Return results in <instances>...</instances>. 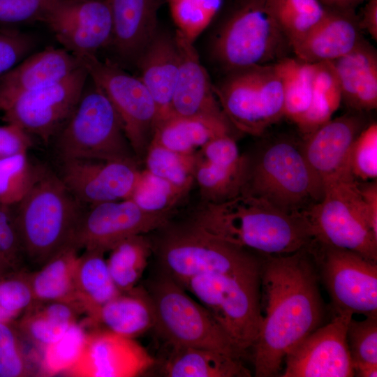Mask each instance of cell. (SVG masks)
I'll use <instances>...</instances> for the list:
<instances>
[{"mask_svg": "<svg viewBox=\"0 0 377 377\" xmlns=\"http://www.w3.org/2000/svg\"><path fill=\"white\" fill-rule=\"evenodd\" d=\"M318 279L308 246L289 254L263 256L265 312L251 348L256 376L279 374L289 350L322 325L325 311Z\"/></svg>", "mask_w": 377, "mask_h": 377, "instance_id": "1", "label": "cell"}, {"mask_svg": "<svg viewBox=\"0 0 377 377\" xmlns=\"http://www.w3.org/2000/svg\"><path fill=\"white\" fill-rule=\"evenodd\" d=\"M191 220L206 232L262 256L292 253L313 240L303 214L284 212L246 193L219 203L201 202Z\"/></svg>", "mask_w": 377, "mask_h": 377, "instance_id": "2", "label": "cell"}, {"mask_svg": "<svg viewBox=\"0 0 377 377\" xmlns=\"http://www.w3.org/2000/svg\"><path fill=\"white\" fill-rule=\"evenodd\" d=\"M83 205L57 174L40 167L31 189L12 209L24 258L40 267L72 245Z\"/></svg>", "mask_w": 377, "mask_h": 377, "instance_id": "3", "label": "cell"}, {"mask_svg": "<svg viewBox=\"0 0 377 377\" xmlns=\"http://www.w3.org/2000/svg\"><path fill=\"white\" fill-rule=\"evenodd\" d=\"M246 159L241 193L262 198L288 214H302L322 200L324 188L307 163L302 143L279 138Z\"/></svg>", "mask_w": 377, "mask_h": 377, "instance_id": "4", "label": "cell"}, {"mask_svg": "<svg viewBox=\"0 0 377 377\" xmlns=\"http://www.w3.org/2000/svg\"><path fill=\"white\" fill-rule=\"evenodd\" d=\"M149 237L161 270L182 285L207 273L262 268L263 256L220 239L191 220L175 223L170 219Z\"/></svg>", "mask_w": 377, "mask_h": 377, "instance_id": "5", "label": "cell"}, {"mask_svg": "<svg viewBox=\"0 0 377 377\" xmlns=\"http://www.w3.org/2000/svg\"><path fill=\"white\" fill-rule=\"evenodd\" d=\"M292 51L290 41L269 11L267 0H235L211 42L214 61L228 73L274 64Z\"/></svg>", "mask_w": 377, "mask_h": 377, "instance_id": "6", "label": "cell"}, {"mask_svg": "<svg viewBox=\"0 0 377 377\" xmlns=\"http://www.w3.org/2000/svg\"><path fill=\"white\" fill-rule=\"evenodd\" d=\"M90 81L89 84L87 81L72 114L55 136L59 159L139 162L113 105L103 91Z\"/></svg>", "mask_w": 377, "mask_h": 377, "instance_id": "7", "label": "cell"}, {"mask_svg": "<svg viewBox=\"0 0 377 377\" xmlns=\"http://www.w3.org/2000/svg\"><path fill=\"white\" fill-rule=\"evenodd\" d=\"M261 274L207 273L182 285L212 313L243 355L252 348L262 319Z\"/></svg>", "mask_w": 377, "mask_h": 377, "instance_id": "8", "label": "cell"}, {"mask_svg": "<svg viewBox=\"0 0 377 377\" xmlns=\"http://www.w3.org/2000/svg\"><path fill=\"white\" fill-rule=\"evenodd\" d=\"M147 290L154 308V330L172 347L206 348L239 359L242 356L212 313L163 270Z\"/></svg>", "mask_w": 377, "mask_h": 377, "instance_id": "9", "label": "cell"}, {"mask_svg": "<svg viewBox=\"0 0 377 377\" xmlns=\"http://www.w3.org/2000/svg\"><path fill=\"white\" fill-rule=\"evenodd\" d=\"M213 89L230 123L240 132L259 136L284 117L283 85L274 64L228 72Z\"/></svg>", "mask_w": 377, "mask_h": 377, "instance_id": "10", "label": "cell"}, {"mask_svg": "<svg viewBox=\"0 0 377 377\" xmlns=\"http://www.w3.org/2000/svg\"><path fill=\"white\" fill-rule=\"evenodd\" d=\"M355 179L325 187L318 202L302 214L313 239L377 263V235L370 226Z\"/></svg>", "mask_w": 377, "mask_h": 377, "instance_id": "11", "label": "cell"}, {"mask_svg": "<svg viewBox=\"0 0 377 377\" xmlns=\"http://www.w3.org/2000/svg\"><path fill=\"white\" fill-rule=\"evenodd\" d=\"M89 79L109 98L121 121L126 138L138 161L144 160L158 122V110L139 77L97 56L80 59Z\"/></svg>", "mask_w": 377, "mask_h": 377, "instance_id": "12", "label": "cell"}, {"mask_svg": "<svg viewBox=\"0 0 377 377\" xmlns=\"http://www.w3.org/2000/svg\"><path fill=\"white\" fill-rule=\"evenodd\" d=\"M335 314L377 316V263L349 250L321 244L308 246Z\"/></svg>", "mask_w": 377, "mask_h": 377, "instance_id": "13", "label": "cell"}, {"mask_svg": "<svg viewBox=\"0 0 377 377\" xmlns=\"http://www.w3.org/2000/svg\"><path fill=\"white\" fill-rule=\"evenodd\" d=\"M88 80L82 64L65 77L13 99L1 110L3 119L48 142L72 114Z\"/></svg>", "mask_w": 377, "mask_h": 377, "instance_id": "14", "label": "cell"}, {"mask_svg": "<svg viewBox=\"0 0 377 377\" xmlns=\"http://www.w3.org/2000/svg\"><path fill=\"white\" fill-rule=\"evenodd\" d=\"M175 212H149L131 199L105 202L85 209L72 245L78 250L109 251L130 236L148 234L163 226Z\"/></svg>", "mask_w": 377, "mask_h": 377, "instance_id": "15", "label": "cell"}, {"mask_svg": "<svg viewBox=\"0 0 377 377\" xmlns=\"http://www.w3.org/2000/svg\"><path fill=\"white\" fill-rule=\"evenodd\" d=\"M41 23L79 60L97 56L111 45L112 20L108 0H58Z\"/></svg>", "mask_w": 377, "mask_h": 377, "instance_id": "16", "label": "cell"}, {"mask_svg": "<svg viewBox=\"0 0 377 377\" xmlns=\"http://www.w3.org/2000/svg\"><path fill=\"white\" fill-rule=\"evenodd\" d=\"M352 314H335L295 345L285 357L283 377L355 376L346 332Z\"/></svg>", "mask_w": 377, "mask_h": 377, "instance_id": "17", "label": "cell"}, {"mask_svg": "<svg viewBox=\"0 0 377 377\" xmlns=\"http://www.w3.org/2000/svg\"><path fill=\"white\" fill-rule=\"evenodd\" d=\"M58 176L82 204L129 199L141 170L138 162L89 158L61 159Z\"/></svg>", "mask_w": 377, "mask_h": 377, "instance_id": "18", "label": "cell"}, {"mask_svg": "<svg viewBox=\"0 0 377 377\" xmlns=\"http://www.w3.org/2000/svg\"><path fill=\"white\" fill-rule=\"evenodd\" d=\"M155 362L135 339L107 330H91L81 355L65 375L135 377L148 371Z\"/></svg>", "mask_w": 377, "mask_h": 377, "instance_id": "19", "label": "cell"}, {"mask_svg": "<svg viewBox=\"0 0 377 377\" xmlns=\"http://www.w3.org/2000/svg\"><path fill=\"white\" fill-rule=\"evenodd\" d=\"M353 112L331 119L305 136L302 142L304 157L324 188L355 179L350 154L355 139L365 126L362 112Z\"/></svg>", "mask_w": 377, "mask_h": 377, "instance_id": "20", "label": "cell"}, {"mask_svg": "<svg viewBox=\"0 0 377 377\" xmlns=\"http://www.w3.org/2000/svg\"><path fill=\"white\" fill-rule=\"evenodd\" d=\"M180 65L171 102V115L228 119L193 43L175 31ZM229 121V120H228Z\"/></svg>", "mask_w": 377, "mask_h": 377, "instance_id": "21", "label": "cell"}, {"mask_svg": "<svg viewBox=\"0 0 377 377\" xmlns=\"http://www.w3.org/2000/svg\"><path fill=\"white\" fill-rule=\"evenodd\" d=\"M355 10L327 9L320 21L293 43L295 57L307 63L333 61L352 51L364 38Z\"/></svg>", "mask_w": 377, "mask_h": 377, "instance_id": "22", "label": "cell"}, {"mask_svg": "<svg viewBox=\"0 0 377 377\" xmlns=\"http://www.w3.org/2000/svg\"><path fill=\"white\" fill-rule=\"evenodd\" d=\"M81 65L63 47H47L28 55L0 77V111L17 96L58 81Z\"/></svg>", "mask_w": 377, "mask_h": 377, "instance_id": "23", "label": "cell"}, {"mask_svg": "<svg viewBox=\"0 0 377 377\" xmlns=\"http://www.w3.org/2000/svg\"><path fill=\"white\" fill-rule=\"evenodd\" d=\"M164 0H108L112 20L110 47L119 59L135 65L158 30V10Z\"/></svg>", "mask_w": 377, "mask_h": 377, "instance_id": "24", "label": "cell"}, {"mask_svg": "<svg viewBox=\"0 0 377 377\" xmlns=\"http://www.w3.org/2000/svg\"><path fill=\"white\" fill-rule=\"evenodd\" d=\"M179 65V52L175 34L158 29L135 66L140 72V79L156 103L158 122L170 116Z\"/></svg>", "mask_w": 377, "mask_h": 377, "instance_id": "25", "label": "cell"}, {"mask_svg": "<svg viewBox=\"0 0 377 377\" xmlns=\"http://www.w3.org/2000/svg\"><path fill=\"white\" fill-rule=\"evenodd\" d=\"M337 76L342 101L353 111L377 107V53L363 39L352 51L330 61Z\"/></svg>", "mask_w": 377, "mask_h": 377, "instance_id": "26", "label": "cell"}, {"mask_svg": "<svg viewBox=\"0 0 377 377\" xmlns=\"http://www.w3.org/2000/svg\"><path fill=\"white\" fill-rule=\"evenodd\" d=\"M154 312L147 289L135 286L121 292L102 306L85 324L90 330H103L135 339L154 329Z\"/></svg>", "mask_w": 377, "mask_h": 377, "instance_id": "27", "label": "cell"}, {"mask_svg": "<svg viewBox=\"0 0 377 377\" xmlns=\"http://www.w3.org/2000/svg\"><path fill=\"white\" fill-rule=\"evenodd\" d=\"M228 119L171 115L158 122L151 142L181 154H194L209 141L232 134Z\"/></svg>", "mask_w": 377, "mask_h": 377, "instance_id": "28", "label": "cell"}, {"mask_svg": "<svg viewBox=\"0 0 377 377\" xmlns=\"http://www.w3.org/2000/svg\"><path fill=\"white\" fill-rule=\"evenodd\" d=\"M167 377H248L239 358L201 348L175 346L163 366Z\"/></svg>", "mask_w": 377, "mask_h": 377, "instance_id": "29", "label": "cell"}, {"mask_svg": "<svg viewBox=\"0 0 377 377\" xmlns=\"http://www.w3.org/2000/svg\"><path fill=\"white\" fill-rule=\"evenodd\" d=\"M104 254L98 250H85L76 263L75 298L87 318L92 317L102 306L121 293L112 280Z\"/></svg>", "mask_w": 377, "mask_h": 377, "instance_id": "30", "label": "cell"}, {"mask_svg": "<svg viewBox=\"0 0 377 377\" xmlns=\"http://www.w3.org/2000/svg\"><path fill=\"white\" fill-rule=\"evenodd\" d=\"M79 313L82 311L73 302H34L24 312L18 330L27 339L44 348L59 340L77 322Z\"/></svg>", "mask_w": 377, "mask_h": 377, "instance_id": "31", "label": "cell"}, {"mask_svg": "<svg viewBox=\"0 0 377 377\" xmlns=\"http://www.w3.org/2000/svg\"><path fill=\"white\" fill-rule=\"evenodd\" d=\"M78 251L74 246L69 245L49 259L39 269L29 272L34 302L63 300L77 303L74 273Z\"/></svg>", "mask_w": 377, "mask_h": 377, "instance_id": "32", "label": "cell"}, {"mask_svg": "<svg viewBox=\"0 0 377 377\" xmlns=\"http://www.w3.org/2000/svg\"><path fill=\"white\" fill-rule=\"evenodd\" d=\"M246 165V154L241 162L229 165L209 162L195 152L194 182L198 186L201 202L219 203L240 194Z\"/></svg>", "mask_w": 377, "mask_h": 377, "instance_id": "33", "label": "cell"}, {"mask_svg": "<svg viewBox=\"0 0 377 377\" xmlns=\"http://www.w3.org/2000/svg\"><path fill=\"white\" fill-rule=\"evenodd\" d=\"M274 65L283 85L284 117L297 125L311 104L316 64L288 56Z\"/></svg>", "mask_w": 377, "mask_h": 377, "instance_id": "34", "label": "cell"}, {"mask_svg": "<svg viewBox=\"0 0 377 377\" xmlns=\"http://www.w3.org/2000/svg\"><path fill=\"white\" fill-rule=\"evenodd\" d=\"M106 259L112 280L120 292L135 288L153 253L148 234L135 235L115 244Z\"/></svg>", "mask_w": 377, "mask_h": 377, "instance_id": "35", "label": "cell"}, {"mask_svg": "<svg viewBox=\"0 0 377 377\" xmlns=\"http://www.w3.org/2000/svg\"><path fill=\"white\" fill-rule=\"evenodd\" d=\"M315 64L311 104L297 124L304 137L330 121L342 102L340 84L332 63Z\"/></svg>", "mask_w": 377, "mask_h": 377, "instance_id": "36", "label": "cell"}, {"mask_svg": "<svg viewBox=\"0 0 377 377\" xmlns=\"http://www.w3.org/2000/svg\"><path fill=\"white\" fill-rule=\"evenodd\" d=\"M267 4L291 46L307 34L327 10L318 0H267Z\"/></svg>", "mask_w": 377, "mask_h": 377, "instance_id": "37", "label": "cell"}, {"mask_svg": "<svg viewBox=\"0 0 377 377\" xmlns=\"http://www.w3.org/2000/svg\"><path fill=\"white\" fill-rule=\"evenodd\" d=\"M145 170L181 189L194 183L195 153L181 154L151 142L144 158Z\"/></svg>", "mask_w": 377, "mask_h": 377, "instance_id": "38", "label": "cell"}, {"mask_svg": "<svg viewBox=\"0 0 377 377\" xmlns=\"http://www.w3.org/2000/svg\"><path fill=\"white\" fill-rule=\"evenodd\" d=\"M347 343L355 376H377V316L364 320H350L346 332Z\"/></svg>", "mask_w": 377, "mask_h": 377, "instance_id": "39", "label": "cell"}, {"mask_svg": "<svg viewBox=\"0 0 377 377\" xmlns=\"http://www.w3.org/2000/svg\"><path fill=\"white\" fill-rule=\"evenodd\" d=\"M188 192L144 169L129 199L146 212H175Z\"/></svg>", "mask_w": 377, "mask_h": 377, "instance_id": "40", "label": "cell"}, {"mask_svg": "<svg viewBox=\"0 0 377 377\" xmlns=\"http://www.w3.org/2000/svg\"><path fill=\"white\" fill-rule=\"evenodd\" d=\"M85 324L75 323L57 341L43 348L41 374H65L81 355L88 337Z\"/></svg>", "mask_w": 377, "mask_h": 377, "instance_id": "41", "label": "cell"}, {"mask_svg": "<svg viewBox=\"0 0 377 377\" xmlns=\"http://www.w3.org/2000/svg\"><path fill=\"white\" fill-rule=\"evenodd\" d=\"M176 31L194 43L221 9L223 0H166Z\"/></svg>", "mask_w": 377, "mask_h": 377, "instance_id": "42", "label": "cell"}, {"mask_svg": "<svg viewBox=\"0 0 377 377\" xmlns=\"http://www.w3.org/2000/svg\"><path fill=\"white\" fill-rule=\"evenodd\" d=\"M39 168L31 163L27 153L0 159V205L18 203L34 184Z\"/></svg>", "mask_w": 377, "mask_h": 377, "instance_id": "43", "label": "cell"}, {"mask_svg": "<svg viewBox=\"0 0 377 377\" xmlns=\"http://www.w3.org/2000/svg\"><path fill=\"white\" fill-rule=\"evenodd\" d=\"M350 167L357 181H374L377 177V124L365 126L355 139L350 154Z\"/></svg>", "mask_w": 377, "mask_h": 377, "instance_id": "44", "label": "cell"}, {"mask_svg": "<svg viewBox=\"0 0 377 377\" xmlns=\"http://www.w3.org/2000/svg\"><path fill=\"white\" fill-rule=\"evenodd\" d=\"M31 370L18 331L12 322L0 321V377L30 376Z\"/></svg>", "mask_w": 377, "mask_h": 377, "instance_id": "45", "label": "cell"}, {"mask_svg": "<svg viewBox=\"0 0 377 377\" xmlns=\"http://www.w3.org/2000/svg\"><path fill=\"white\" fill-rule=\"evenodd\" d=\"M34 302L29 272L22 269L0 278V307L19 316Z\"/></svg>", "mask_w": 377, "mask_h": 377, "instance_id": "46", "label": "cell"}, {"mask_svg": "<svg viewBox=\"0 0 377 377\" xmlns=\"http://www.w3.org/2000/svg\"><path fill=\"white\" fill-rule=\"evenodd\" d=\"M36 43L28 33L0 26V77L29 55Z\"/></svg>", "mask_w": 377, "mask_h": 377, "instance_id": "47", "label": "cell"}, {"mask_svg": "<svg viewBox=\"0 0 377 377\" xmlns=\"http://www.w3.org/2000/svg\"><path fill=\"white\" fill-rule=\"evenodd\" d=\"M58 0H0V26L42 22Z\"/></svg>", "mask_w": 377, "mask_h": 377, "instance_id": "48", "label": "cell"}, {"mask_svg": "<svg viewBox=\"0 0 377 377\" xmlns=\"http://www.w3.org/2000/svg\"><path fill=\"white\" fill-rule=\"evenodd\" d=\"M24 258L12 208L0 205V261L17 271L22 268Z\"/></svg>", "mask_w": 377, "mask_h": 377, "instance_id": "49", "label": "cell"}, {"mask_svg": "<svg viewBox=\"0 0 377 377\" xmlns=\"http://www.w3.org/2000/svg\"><path fill=\"white\" fill-rule=\"evenodd\" d=\"M32 144L30 135L9 123L0 125V159L27 153Z\"/></svg>", "mask_w": 377, "mask_h": 377, "instance_id": "50", "label": "cell"}, {"mask_svg": "<svg viewBox=\"0 0 377 377\" xmlns=\"http://www.w3.org/2000/svg\"><path fill=\"white\" fill-rule=\"evenodd\" d=\"M370 226L377 235V183L374 180L364 184L357 182Z\"/></svg>", "mask_w": 377, "mask_h": 377, "instance_id": "51", "label": "cell"}, {"mask_svg": "<svg viewBox=\"0 0 377 377\" xmlns=\"http://www.w3.org/2000/svg\"><path fill=\"white\" fill-rule=\"evenodd\" d=\"M360 27L366 31L371 38L377 40V0H368L361 14L357 15Z\"/></svg>", "mask_w": 377, "mask_h": 377, "instance_id": "52", "label": "cell"}, {"mask_svg": "<svg viewBox=\"0 0 377 377\" xmlns=\"http://www.w3.org/2000/svg\"><path fill=\"white\" fill-rule=\"evenodd\" d=\"M326 8L335 10H355L356 7L363 1L362 0H318Z\"/></svg>", "mask_w": 377, "mask_h": 377, "instance_id": "53", "label": "cell"}, {"mask_svg": "<svg viewBox=\"0 0 377 377\" xmlns=\"http://www.w3.org/2000/svg\"><path fill=\"white\" fill-rule=\"evenodd\" d=\"M17 316L0 307V321L13 322Z\"/></svg>", "mask_w": 377, "mask_h": 377, "instance_id": "54", "label": "cell"}, {"mask_svg": "<svg viewBox=\"0 0 377 377\" xmlns=\"http://www.w3.org/2000/svg\"><path fill=\"white\" fill-rule=\"evenodd\" d=\"M15 272L13 269H11L8 266L3 263L0 261V278L3 277V276L12 272Z\"/></svg>", "mask_w": 377, "mask_h": 377, "instance_id": "55", "label": "cell"}, {"mask_svg": "<svg viewBox=\"0 0 377 377\" xmlns=\"http://www.w3.org/2000/svg\"><path fill=\"white\" fill-rule=\"evenodd\" d=\"M362 1H364V0H362Z\"/></svg>", "mask_w": 377, "mask_h": 377, "instance_id": "56", "label": "cell"}]
</instances>
